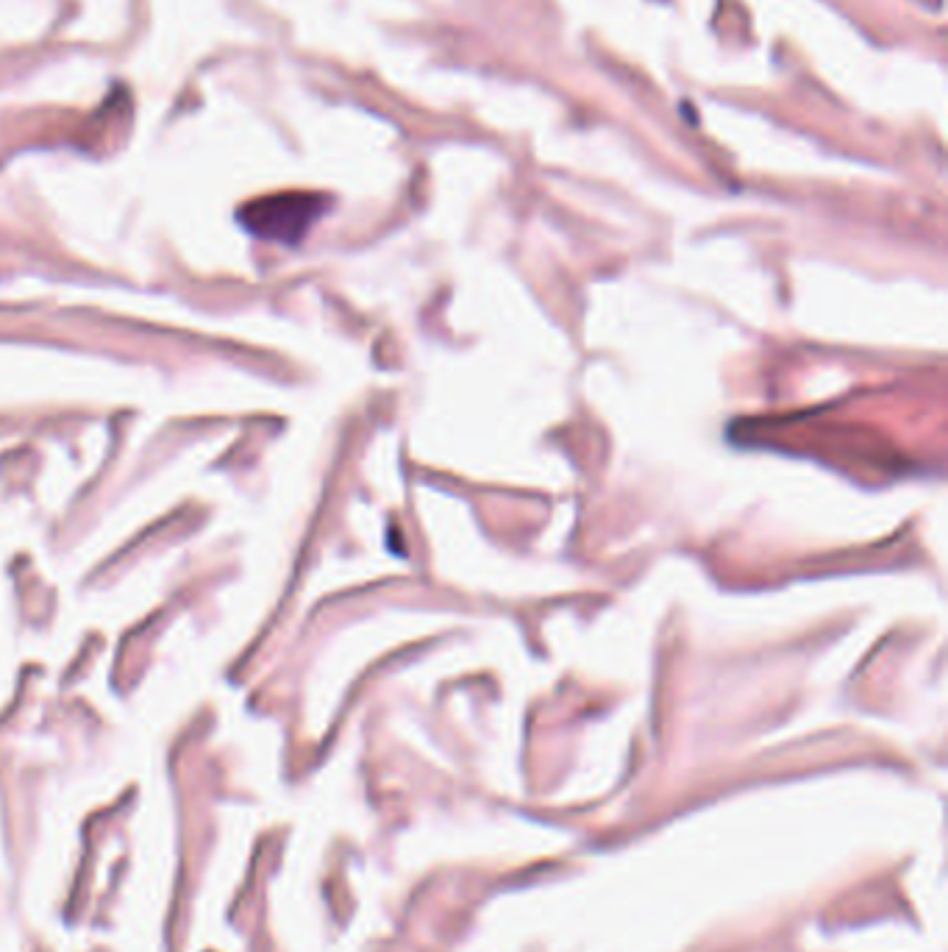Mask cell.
<instances>
[{"instance_id":"6da1fadb","label":"cell","mask_w":948,"mask_h":952,"mask_svg":"<svg viewBox=\"0 0 948 952\" xmlns=\"http://www.w3.org/2000/svg\"><path fill=\"white\" fill-rule=\"evenodd\" d=\"M326 196L320 192H276L256 198L236 212L240 223L259 240L278 245H298L312 226L326 212Z\"/></svg>"}]
</instances>
